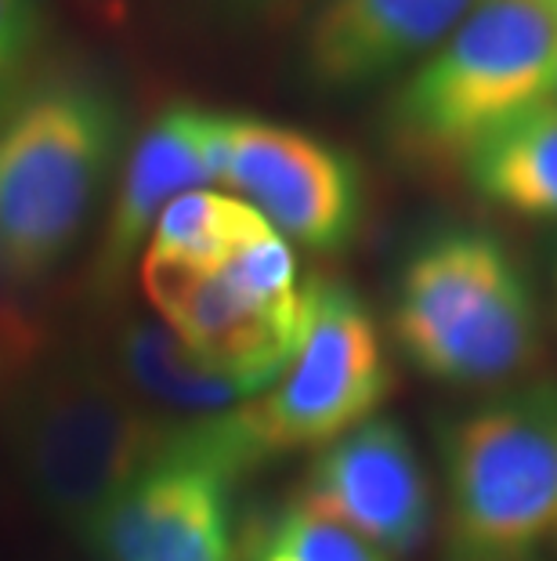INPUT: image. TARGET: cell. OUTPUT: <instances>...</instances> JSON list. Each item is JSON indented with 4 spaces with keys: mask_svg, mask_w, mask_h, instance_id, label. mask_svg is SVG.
Returning a JSON list of instances; mask_svg holds the SVG:
<instances>
[{
    "mask_svg": "<svg viewBox=\"0 0 557 561\" xmlns=\"http://www.w3.org/2000/svg\"><path fill=\"white\" fill-rule=\"evenodd\" d=\"M539 4H547V8H554V11H557V0H539Z\"/></svg>",
    "mask_w": 557,
    "mask_h": 561,
    "instance_id": "20",
    "label": "cell"
},
{
    "mask_svg": "<svg viewBox=\"0 0 557 561\" xmlns=\"http://www.w3.org/2000/svg\"><path fill=\"white\" fill-rule=\"evenodd\" d=\"M116 352H120L116 363H120L127 385L163 410L182 413L185 424L232 413L260 396L251 380L199 359L193 348H185L174 337L171 327H156V322L124 327Z\"/></svg>",
    "mask_w": 557,
    "mask_h": 561,
    "instance_id": "13",
    "label": "cell"
},
{
    "mask_svg": "<svg viewBox=\"0 0 557 561\" xmlns=\"http://www.w3.org/2000/svg\"><path fill=\"white\" fill-rule=\"evenodd\" d=\"M224 19L232 22H251V26H271V22H287L307 4L318 0H210Z\"/></svg>",
    "mask_w": 557,
    "mask_h": 561,
    "instance_id": "18",
    "label": "cell"
},
{
    "mask_svg": "<svg viewBox=\"0 0 557 561\" xmlns=\"http://www.w3.org/2000/svg\"><path fill=\"white\" fill-rule=\"evenodd\" d=\"M246 561H387V554L298 500L251 533Z\"/></svg>",
    "mask_w": 557,
    "mask_h": 561,
    "instance_id": "16",
    "label": "cell"
},
{
    "mask_svg": "<svg viewBox=\"0 0 557 561\" xmlns=\"http://www.w3.org/2000/svg\"><path fill=\"white\" fill-rule=\"evenodd\" d=\"M481 0H318L301 62L323 91H355L423 62Z\"/></svg>",
    "mask_w": 557,
    "mask_h": 561,
    "instance_id": "11",
    "label": "cell"
},
{
    "mask_svg": "<svg viewBox=\"0 0 557 561\" xmlns=\"http://www.w3.org/2000/svg\"><path fill=\"white\" fill-rule=\"evenodd\" d=\"M557 11L539 0H481L413 69L387 105V138L402 160L453 167L550 99Z\"/></svg>",
    "mask_w": 557,
    "mask_h": 561,
    "instance_id": "2",
    "label": "cell"
},
{
    "mask_svg": "<svg viewBox=\"0 0 557 561\" xmlns=\"http://www.w3.org/2000/svg\"><path fill=\"white\" fill-rule=\"evenodd\" d=\"M554 279H557V272H554Z\"/></svg>",
    "mask_w": 557,
    "mask_h": 561,
    "instance_id": "21",
    "label": "cell"
},
{
    "mask_svg": "<svg viewBox=\"0 0 557 561\" xmlns=\"http://www.w3.org/2000/svg\"><path fill=\"white\" fill-rule=\"evenodd\" d=\"M547 102H554L557 105V66H554V80H550V99Z\"/></svg>",
    "mask_w": 557,
    "mask_h": 561,
    "instance_id": "19",
    "label": "cell"
},
{
    "mask_svg": "<svg viewBox=\"0 0 557 561\" xmlns=\"http://www.w3.org/2000/svg\"><path fill=\"white\" fill-rule=\"evenodd\" d=\"M391 391L381 330L351 286L304 283V327L293 359L257 399L243 402L240 424L257 460L329 446L365 424Z\"/></svg>",
    "mask_w": 557,
    "mask_h": 561,
    "instance_id": "7",
    "label": "cell"
},
{
    "mask_svg": "<svg viewBox=\"0 0 557 561\" xmlns=\"http://www.w3.org/2000/svg\"><path fill=\"white\" fill-rule=\"evenodd\" d=\"M218 185H229L282 240L340 250L362 221V174L348 152L307 130L221 113Z\"/></svg>",
    "mask_w": 557,
    "mask_h": 561,
    "instance_id": "8",
    "label": "cell"
},
{
    "mask_svg": "<svg viewBox=\"0 0 557 561\" xmlns=\"http://www.w3.org/2000/svg\"><path fill=\"white\" fill-rule=\"evenodd\" d=\"M124 105L98 73L47 69L0 105V279L33 286L62 265L109 185Z\"/></svg>",
    "mask_w": 557,
    "mask_h": 561,
    "instance_id": "1",
    "label": "cell"
},
{
    "mask_svg": "<svg viewBox=\"0 0 557 561\" xmlns=\"http://www.w3.org/2000/svg\"><path fill=\"white\" fill-rule=\"evenodd\" d=\"M167 435L91 363H62L19 410V460L44 515L84 536Z\"/></svg>",
    "mask_w": 557,
    "mask_h": 561,
    "instance_id": "5",
    "label": "cell"
},
{
    "mask_svg": "<svg viewBox=\"0 0 557 561\" xmlns=\"http://www.w3.org/2000/svg\"><path fill=\"white\" fill-rule=\"evenodd\" d=\"M271 225L243 199L196 188L177 196L160 214L156 229L149 236L146 265L160 268H221L243 243L268 232Z\"/></svg>",
    "mask_w": 557,
    "mask_h": 561,
    "instance_id": "15",
    "label": "cell"
},
{
    "mask_svg": "<svg viewBox=\"0 0 557 561\" xmlns=\"http://www.w3.org/2000/svg\"><path fill=\"white\" fill-rule=\"evenodd\" d=\"M474 193L525 218H557V105L539 102L467 157Z\"/></svg>",
    "mask_w": 557,
    "mask_h": 561,
    "instance_id": "14",
    "label": "cell"
},
{
    "mask_svg": "<svg viewBox=\"0 0 557 561\" xmlns=\"http://www.w3.org/2000/svg\"><path fill=\"white\" fill-rule=\"evenodd\" d=\"M257 463L235 410L167 427L84 540L98 561H235V485Z\"/></svg>",
    "mask_w": 557,
    "mask_h": 561,
    "instance_id": "6",
    "label": "cell"
},
{
    "mask_svg": "<svg viewBox=\"0 0 557 561\" xmlns=\"http://www.w3.org/2000/svg\"><path fill=\"white\" fill-rule=\"evenodd\" d=\"M40 0H0V105L19 88L33 44L40 37Z\"/></svg>",
    "mask_w": 557,
    "mask_h": 561,
    "instance_id": "17",
    "label": "cell"
},
{
    "mask_svg": "<svg viewBox=\"0 0 557 561\" xmlns=\"http://www.w3.org/2000/svg\"><path fill=\"white\" fill-rule=\"evenodd\" d=\"M449 561H557V385L445 427Z\"/></svg>",
    "mask_w": 557,
    "mask_h": 561,
    "instance_id": "4",
    "label": "cell"
},
{
    "mask_svg": "<svg viewBox=\"0 0 557 561\" xmlns=\"http://www.w3.org/2000/svg\"><path fill=\"white\" fill-rule=\"evenodd\" d=\"M304 504L362 536L381 554H413L431 529V485L409 435L370 416L318 453Z\"/></svg>",
    "mask_w": 557,
    "mask_h": 561,
    "instance_id": "9",
    "label": "cell"
},
{
    "mask_svg": "<svg viewBox=\"0 0 557 561\" xmlns=\"http://www.w3.org/2000/svg\"><path fill=\"white\" fill-rule=\"evenodd\" d=\"M391 327L423 374L453 385L514 377L539 348L532 290L496 236L442 232L402 268Z\"/></svg>",
    "mask_w": 557,
    "mask_h": 561,
    "instance_id": "3",
    "label": "cell"
},
{
    "mask_svg": "<svg viewBox=\"0 0 557 561\" xmlns=\"http://www.w3.org/2000/svg\"><path fill=\"white\" fill-rule=\"evenodd\" d=\"M141 283L163 327L210 366L268 391L293 359L301 341L304 301L271 308L257 301L224 268H160L141 265Z\"/></svg>",
    "mask_w": 557,
    "mask_h": 561,
    "instance_id": "10",
    "label": "cell"
},
{
    "mask_svg": "<svg viewBox=\"0 0 557 561\" xmlns=\"http://www.w3.org/2000/svg\"><path fill=\"white\" fill-rule=\"evenodd\" d=\"M221 163V113L199 110L193 102H174L141 130L127 152L120 188H116L109 221H105L94 279L113 286L130 257L156 229L160 214L177 196L218 182Z\"/></svg>",
    "mask_w": 557,
    "mask_h": 561,
    "instance_id": "12",
    "label": "cell"
}]
</instances>
